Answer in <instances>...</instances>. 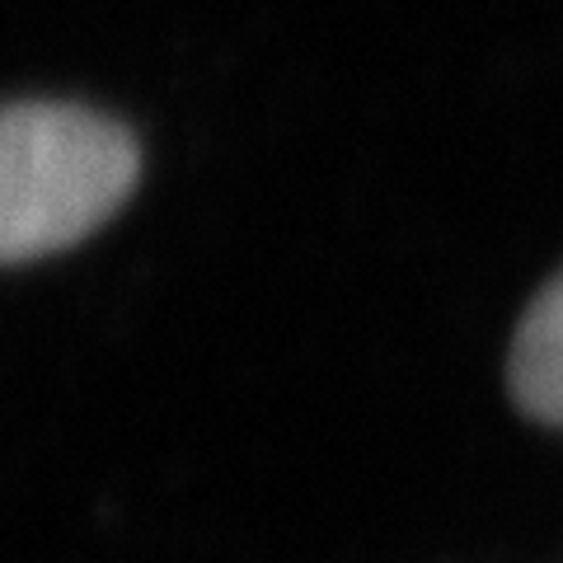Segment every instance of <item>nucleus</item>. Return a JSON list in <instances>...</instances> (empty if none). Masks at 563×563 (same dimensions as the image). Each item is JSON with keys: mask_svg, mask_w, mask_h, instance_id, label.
I'll return each instance as SVG.
<instances>
[{"mask_svg": "<svg viewBox=\"0 0 563 563\" xmlns=\"http://www.w3.org/2000/svg\"><path fill=\"white\" fill-rule=\"evenodd\" d=\"M141 146L76 103L0 109V263H29L95 235L132 198Z\"/></svg>", "mask_w": 563, "mask_h": 563, "instance_id": "nucleus-1", "label": "nucleus"}, {"mask_svg": "<svg viewBox=\"0 0 563 563\" xmlns=\"http://www.w3.org/2000/svg\"><path fill=\"white\" fill-rule=\"evenodd\" d=\"M507 385L521 413L563 428V273L521 314L507 357Z\"/></svg>", "mask_w": 563, "mask_h": 563, "instance_id": "nucleus-2", "label": "nucleus"}]
</instances>
